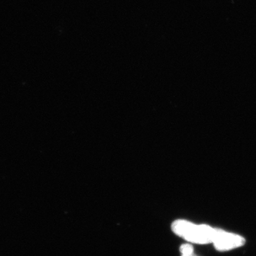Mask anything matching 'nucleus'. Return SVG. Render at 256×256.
<instances>
[{"mask_svg":"<svg viewBox=\"0 0 256 256\" xmlns=\"http://www.w3.org/2000/svg\"><path fill=\"white\" fill-rule=\"evenodd\" d=\"M173 232L178 236L194 244H206L213 242L216 229L206 225H196L184 220H175L172 225Z\"/></svg>","mask_w":256,"mask_h":256,"instance_id":"1","label":"nucleus"},{"mask_svg":"<svg viewBox=\"0 0 256 256\" xmlns=\"http://www.w3.org/2000/svg\"><path fill=\"white\" fill-rule=\"evenodd\" d=\"M245 239L238 235L228 233L220 229H216L213 242L216 249L220 252H226L232 249L242 246L245 244Z\"/></svg>","mask_w":256,"mask_h":256,"instance_id":"2","label":"nucleus"},{"mask_svg":"<svg viewBox=\"0 0 256 256\" xmlns=\"http://www.w3.org/2000/svg\"><path fill=\"white\" fill-rule=\"evenodd\" d=\"M182 256H196L194 252V248L190 244H184L180 248Z\"/></svg>","mask_w":256,"mask_h":256,"instance_id":"3","label":"nucleus"}]
</instances>
